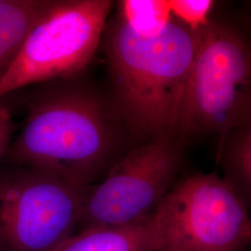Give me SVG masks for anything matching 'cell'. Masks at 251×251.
<instances>
[{"mask_svg": "<svg viewBox=\"0 0 251 251\" xmlns=\"http://www.w3.org/2000/svg\"><path fill=\"white\" fill-rule=\"evenodd\" d=\"M26 99V118L3 160L87 188L118 160L104 102L70 78L44 83Z\"/></svg>", "mask_w": 251, "mask_h": 251, "instance_id": "6da1fadb", "label": "cell"}, {"mask_svg": "<svg viewBox=\"0 0 251 251\" xmlns=\"http://www.w3.org/2000/svg\"><path fill=\"white\" fill-rule=\"evenodd\" d=\"M198 41V31L174 17L152 36L138 35L118 18L108 58L117 106L135 134L152 140L178 133Z\"/></svg>", "mask_w": 251, "mask_h": 251, "instance_id": "7a4b0ae2", "label": "cell"}, {"mask_svg": "<svg viewBox=\"0 0 251 251\" xmlns=\"http://www.w3.org/2000/svg\"><path fill=\"white\" fill-rule=\"evenodd\" d=\"M150 222L148 251H250L248 206L215 172L176 180Z\"/></svg>", "mask_w": 251, "mask_h": 251, "instance_id": "3957f363", "label": "cell"}, {"mask_svg": "<svg viewBox=\"0 0 251 251\" xmlns=\"http://www.w3.org/2000/svg\"><path fill=\"white\" fill-rule=\"evenodd\" d=\"M198 34L178 132L220 135V147L230 131L251 124V54L239 36L221 25L209 22Z\"/></svg>", "mask_w": 251, "mask_h": 251, "instance_id": "277c9868", "label": "cell"}, {"mask_svg": "<svg viewBox=\"0 0 251 251\" xmlns=\"http://www.w3.org/2000/svg\"><path fill=\"white\" fill-rule=\"evenodd\" d=\"M112 6L110 0L50 1L0 80V99L81 72L97 50Z\"/></svg>", "mask_w": 251, "mask_h": 251, "instance_id": "5b68a950", "label": "cell"}, {"mask_svg": "<svg viewBox=\"0 0 251 251\" xmlns=\"http://www.w3.org/2000/svg\"><path fill=\"white\" fill-rule=\"evenodd\" d=\"M183 159L174 137L152 139L129 151L102 181L87 188L75 233L148 220L175 183Z\"/></svg>", "mask_w": 251, "mask_h": 251, "instance_id": "8992f818", "label": "cell"}, {"mask_svg": "<svg viewBox=\"0 0 251 251\" xmlns=\"http://www.w3.org/2000/svg\"><path fill=\"white\" fill-rule=\"evenodd\" d=\"M87 188L26 167L0 170V251H53L75 233Z\"/></svg>", "mask_w": 251, "mask_h": 251, "instance_id": "52a82bcc", "label": "cell"}, {"mask_svg": "<svg viewBox=\"0 0 251 251\" xmlns=\"http://www.w3.org/2000/svg\"><path fill=\"white\" fill-rule=\"evenodd\" d=\"M49 4L47 0H0V80Z\"/></svg>", "mask_w": 251, "mask_h": 251, "instance_id": "ba28073f", "label": "cell"}, {"mask_svg": "<svg viewBox=\"0 0 251 251\" xmlns=\"http://www.w3.org/2000/svg\"><path fill=\"white\" fill-rule=\"evenodd\" d=\"M151 235L149 218L131 225L92 228L74 233L52 251H148Z\"/></svg>", "mask_w": 251, "mask_h": 251, "instance_id": "9c48e42d", "label": "cell"}, {"mask_svg": "<svg viewBox=\"0 0 251 251\" xmlns=\"http://www.w3.org/2000/svg\"><path fill=\"white\" fill-rule=\"evenodd\" d=\"M218 159L225 181L248 206L251 196V124L236 127L219 147Z\"/></svg>", "mask_w": 251, "mask_h": 251, "instance_id": "30bf717a", "label": "cell"}, {"mask_svg": "<svg viewBox=\"0 0 251 251\" xmlns=\"http://www.w3.org/2000/svg\"><path fill=\"white\" fill-rule=\"evenodd\" d=\"M172 17L169 1L125 0L119 2V19L141 36L158 35Z\"/></svg>", "mask_w": 251, "mask_h": 251, "instance_id": "8fae6325", "label": "cell"}, {"mask_svg": "<svg viewBox=\"0 0 251 251\" xmlns=\"http://www.w3.org/2000/svg\"><path fill=\"white\" fill-rule=\"evenodd\" d=\"M171 14L179 23L197 32L209 23L207 17L214 2L211 0H171L169 1Z\"/></svg>", "mask_w": 251, "mask_h": 251, "instance_id": "7c38bea8", "label": "cell"}, {"mask_svg": "<svg viewBox=\"0 0 251 251\" xmlns=\"http://www.w3.org/2000/svg\"><path fill=\"white\" fill-rule=\"evenodd\" d=\"M4 100L0 99V160L4 159L8 152L16 127L10 108Z\"/></svg>", "mask_w": 251, "mask_h": 251, "instance_id": "4fadbf2b", "label": "cell"}, {"mask_svg": "<svg viewBox=\"0 0 251 251\" xmlns=\"http://www.w3.org/2000/svg\"></svg>", "mask_w": 251, "mask_h": 251, "instance_id": "5bb4252c", "label": "cell"}]
</instances>
